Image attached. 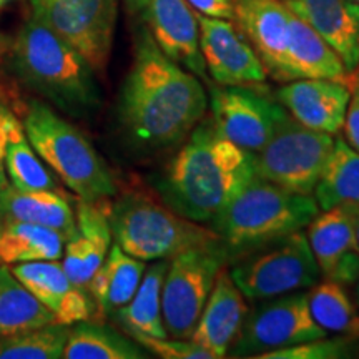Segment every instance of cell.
Wrapping results in <instances>:
<instances>
[{
    "instance_id": "6da1fadb",
    "label": "cell",
    "mask_w": 359,
    "mask_h": 359,
    "mask_svg": "<svg viewBox=\"0 0 359 359\" xmlns=\"http://www.w3.org/2000/svg\"><path fill=\"white\" fill-rule=\"evenodd\" d=\"M200 79L168 58L145 32L120 95V122L135 145L165 150L182 143L205 118Z\"/></svg>"
},
{
    "instance_id": "7a4b0ae2",
    "label": "cell",
    "mask_w": 359,
    "mask_h": 359,
    "mask_svg": "<svg viewBox=\"0 0 359 359\" xmlns=\"http://www.w3.org/2000/svg\"><path fill=\"white\" fill-rule=\"evenodd\" d=\"M253 177V155L224 138L208 118L188 135L156 180V190L182 217L210 224Z\"/></svg>"
},
{
    "instance_id": "3957f363",
    "label": "cell",
    "mask_w": 359,
    "mask_h": 359,
    "mask_svg": "<svg viewBox=\"0 0 359 359\" xmlns=\"http://www.w3.org/2000/svg\"><path fill=\"white\" fill-rule=\"evenodd\" d=\"M12 65L24 85L72 115L98 105L93 69L32 7L12 47Z\"/></svg>"
},
{
    "instance_id": "277c9868",
    "label": "cell",
    "mask_w": 359,
    "mask_h": 359,
    "mask_svg": "<svg viewBox=\"0 0 359 359\" xmlns=\"http://www.w3.org/2000/svg\"><path fill=\"white\" fill-rule=\"evenodd\" d=\"M311 195H302L253 177L210 223L230 259H240L291 233L304 230L320 213Z\"/></svg>"
},
{
    "instance_id": "5b68a950",
    "label": "cell",
    "mask_w": 359,
    "mask_h": 359,
    "mask_svg": "<svg viewBox=\"0 0 359 359\" xmlns=\"http://www.w3.org/2000/svg\"><path fill=\"white\" fill-rule=\"evenodd\" d=\"M115 243L143 259H170L190 248L222 245L217 233L175 212L165 201L142 191H128L109 208ZM223 246V245H222Z\"/></svg>"
},
{
    "instance_id": "8992f818",
    "label": "cell",
    "mask_w": 359,
    "mask_h": 359,
    "mask_svg": "<svg viewBox=\"0 0 359 359\" xmlns=\"http://www.w3.org/2000/svg\"><path fill=\"white\" fill-rule=\"evenodd\" d=\"M24 128L30 145L45 165L80 200L100 201L116 195L109 165L80 130L43 102H30Z\"/></svg>"
},
{
    "instance_id": "52a82bcc",
    "label": "cell",
    "mask_w": 359,
    "mask_h": 359,
    "mask_svg": "<svg viewBox=\"0 0 359 359\" xmlns=\"http://www.w3.org/2000/svg\"><path fill=\"white\" fill-rule=\"evenodd\" d=\"M333 147L334 135L304 127L281 109L271 138L253 155L255 177L290 191L313 195Z\"/></svg>"
},
{
    "instance_id": "ba28073f",
    "label": "cell",
    "mask_w": 359,
    "mask_h": 359,
    "mask_svg": "<svg viewBox=\"0 0 359 359\" xmlns=\"http://www.w3.org/2000/svg\"><path fill=\"white\" fill-rule=\"evenodd\" d=\"M230 275L246 299H271L311 288L321 278L303 230L241 257Z\"/></svg>"
},
{
    "instance_id": "9c48e42d",
    "label": "cell",
    "mask_w": 359,
    "mask_h": 359,
    "mask_svg": "<svg viewBox=\"0 0 359 359\" xmlns=\"http://www.w3.org/2000/svg\"><path fill=\"white\" fill-rule=\"evenodd\" d=\"M230 263L222 245L190 248L168 259L161 313L170 338L190 339L219 271Z\"/></svg>"
},
{
    "instance_id": "30bf717a",
    "label": "cell",
    "mask_w": 359,
    "mask_h": 359,
    "mask_svg": "<svg viewBox=\"0 0 359 359\" xmlns=\"http://www.w3.org/2000/svg\"><path fill=\"white\" fill-rule=\"evenodd\" d=\"M327 336L309 311L308 293H288L271 298L246 314L240 333L228 353L235 358H258L259 354L293 346Z\"/></svg>"
},
{
    "instance_id": "8fae6325",
    "label": "cell",
    "mask_w": 359,
    "mask_h": 359,
    "mask_svg": "<svg viewBox=\"0 0 359 359\" xmlns=\"http://www.w3.org/2000/svg\"><path fill=\"white\" fill-rule=\"evenodd\" d=\"M32 7L93 72H103L114 45L118 0H32Z\"/></svg>"
},
{
    "instance_id": "7c38bea8",
    "label": "cell",
    "mask_w": 359,
    "mask_h": 359,
    "mask_svg": "<svg viewBox=\"0 0 359 359\" xmlns=\"http://www.w3.org/2000/svg\"><path fill=\"white\" fill-rule=\"evenodd\" d=\"M212 122L224 138L255 155L275 132L283 107L255 87H213L210 90Z\"/></svg>"
},
{
    "instance_id": "4fadbf2b",
    "label": "cell",
    "mask_w": 359,
    "mask_h": 359,
    "mask_svg": "<svg viewBox=\"0 0 359 359\" xmlns=\"http://www.w3.org/2000/svg\"><path fill=\"white\" fill-rule=\"evenodd\" d=\"M200 50L206 72L222 87H262L268 77L263 62L231 22L196 12Z\"/></svg>"
},
{
    "instance_id": "5bb4252c",
    "label": "cell",
    "mask_w": 359,
    "mask_h": 359,
    "mask_svg": "<svg viewBox=\"0 0 359 359\" xmlns=\"http://www.w3.org/2000/svg\"><path fill=\"white\" fill-rule=\"evenodd\" d=\"M359 208L338 205L323 210L308 224V241L325 280L353 285L359 278V243L356 228Z\"/></svg>"
},
{
    "instance_id": "9a60e30c",
    "label": "cell",
    "mask_w": 359,
    "mask_h": 359,
    "mask_svg": "<svg viewBox=\"0 0 359 359\" xmlns=\"http://www.w3.org/2000/svg\"><path fill=\"white\" fill-rule=\"evenodd\" d=\"M231 4L233 20L263 62L269 77L276 82H291L290 8L281 0H231Z\"/></svg>"
},
{
    "instance_id": "2e32d148",
    "label": "cell",
    "mask_w": 359,
    "mask_h": 359,
    "mask_svg": "<svg viewBox=\"0 0 359 359\" xmlns=\"http://www.w3.org/2000/svg\"><path fill=\"white\" fill-rule=\"evenodd\" d=\"M142 15L148 34L165 55L198 79H206L198 19L187 0H148Z\"/></svg>"
},
{
    "instance_id": "e0dca14e",
    "label": "cell",
    "mask_w": 359,
    "mask_h": 359,
    "mask_svg": "<svg viewBox=\"0 0 359 359\" xmlns=\"http://www.w3.org/2000/svg\"><path fill=\"white\" fill-rule=\"evenodd\" d=\"M351 88L327 79H298L276 92V100L304 127L336 135L341 132Z\"/></svg>"
},
{
    "instance_id": "ac0fdd59",
    "label": "cell",
    "mask_w": 359,
    "mask_h": 359,
    "mask_svg": "<svg viewBox=\"0 0 359 359\" xmlns=\"http://www.w3.org/2000/svg\"><path fill=\"white\" fill-rule=\"evenodd\" d=\"M246 314V296L224 266L215 281L190 339L203 348L212 359L228 356V349L240 333Z\"/></svg>"
},
{
    "instance_id": "d6986e66",
    "label": "cell",
    "mask_w": 359,
    "mask_h": 359,
    "mask_svg": "<svg viewBox=\"0 0 359 359\" xmlns=\"http://www.w3.org/2000/svg\"><path fill=\"white\" fill-rule=\"evenodd\" d=\"M12 273L53 314L58 325L72 326L92 316L93 303L88 291L79 288L67 276L58 259L19 263Z\"/></svg>"
},
{
    "instance_id": "ffe728a7",
    "label": "cell",
    "mask_w": 359,
    "mask_h": 359,
    "mask_svg": "<svg viewBox=\"0 0 359 359\" xmlns=\"http://www.w3.org/2000/svg\"><path fill=\"white\" fill-rule=\"evenodd\" d=\"M75 222V233L65 241L62 266L79 288L88 291V283L109 255L114 240L105 200H80Z\"/></svg>"
},
{
    "instance_id": "44dd1931",
    "label": "cell",
    "mask_w": 359,
    "mask_h": 359,
    "mask_svg": "<svg viewBox=\"0 0 359 359\" xmlns=\"http://www.w3.org/2000/svg\"><path fill=\"white\" fill-rule=\"evenodd\" d=\"M313 27L354 74L359 65V7L349 0H281Z\"/></svg>"
},
{
    "instance_id": "7402d4cb",
    "label": "cell",
    "mask_w": 359,
    "mask_h": 359,
    "mask_svg": "<svg viewBox=\"0 0 359 359\" xmlns=\"http://www.w3.org/2000/svg\"><path fill=\"white\" fill-rule=\"evenodd\" d=\"M288 67L291 80L327 79L351 90L359 85L334 48L293 12L290 15Z\"/></svg>"
},
{
    "instance_id": "603a6c76",
    "label": "cell",
    "mask_w": 359,
    "mask_h": 359,
    "mask_svg": "<svg viewBox=\"0 0 359 359\" xmlns=\"http://www.w3.org/2000/svg\"><path fill=\"white\" fill-rule=\"evenodd\" d=\"M0 217L4 222H25L52 228L65 241L77 228L70 203L53 190H19L8 185L0 195Z\"/></svg>"
},
{
    "instance_id": "cb8c5ba5",
    "label": "cell",
    "mask_w": 359,
    "mask_h": 359,
    "mask_svg": "<svg viewBox=\"0 0 359 359\" xmlns=\"http://www.w3.org/2000/svg\"><path fill=\"white\" fill-rule=\"evenodd\" d=\"M4 130V167L11 185L19 190H55L57 182L30 145L24 123L0 102Z\"/></svg>"
},
{
    "instance_id": "d4e9b609",
    "label": "cell",
    "mask_w": 359,
    "mask_h": 359,
    "mask_svg": "<svg viewBox=\"0 0 359 359\" xmlns=\"http://www.w3.org/2000/svg\"><path fill=\"white\" fill-rule=\"evenodd\" d=\"M147 264L125 253L118 245L110 246L109 255L88 283V293L103 314H114L137 293Z\"/></svg>"
},
{
    "instance_id": "484cf974",
    "label": "cell",
    "mask_w": 359,
    "mask_h": 359,
    "mask_svg": "<svg viewBox=\"0 0 359 359\" xmlns=\"http://www.w3.org/2000/svg\"><path fill=\"white\" fill-rule=\"evenodd\" d=\"M313 193L321 212L338 205L359 208V154L343 138H334Z\"/></svg>"
},
{
    "instance_id": "4316f807",
    "label": "cell",
    "mask_w": 359,
    "mask_h": 359,
    "mask_svg": "<svg viewBox=\"0 0 359 359\" xmlns=\"http://www.w3.org/2000/svg\"><path fill=\"white\" fill-rule=\"evenodd\" d=\"M167 269L168 259H156V263L145 269L133 298L115 313L130 334H147L154 338L168 336L161 313V286Z\"/></svg>"
},
{
    "instance_id": "83f0119b",
    "label": "cell",
    "mask_w": 359,
    "mask_h": 359,
    "mask_svg": "<svg viewBox=\"0 0 359 359\" xmlns=\"http://www.w3.org/2000/svg\"><path fill=\"white\" fill-rule=\"evenodd\" d=\"M67 339L65 359H143L147 349L137 341L125 338L110 326L88 320L72 325Z\"/></svg>"
},
{
    "instance_id": "f1b7e54d",
    "label": "cell",
    "mask_w": 359,
    "mask_h": 359,
    "mask_svg": "<svg viewBox=\"0 0 359 359\" xmlns=\"http://www.w3.org/2000/svg\"><path fill=\"white\" fill-rule=\"evenodd\" d=\"M65 238L57 230L25 222H4L0 259L6 263L52 262L64 255Z\"/></svg>"
},
{
    "instance_id": "f546056e",
    "label": "cell",
    "mask_w": 359,
    "mask_h": 359,
    "mask_svg": "<svg viewBox=\"0 0 359 359\" xmlns=\"http://www.w3.org/2000/svg\"><path fill=\"white\" fill-rule=\"evenodd\" d=\"M55 323L53 314L12 273L0 266V338Z\"/></svg>"
},
{
    "instance_id": "4dcf8cb0",
    "label": "cell",
    "mask_w": 359,
    "mask_h": 359,
    "mask_svg": "<svg viewBox=\"0 0 359 359\" xmlns=\"http://www.w3.org/2000/svg\"><path fill=\"white\" fill-rule=\"evenodd\" d=\"M309 311L314 323L326 331L346 339H359V311L344 285L323 280L308 293Z\"/></svg>"
},
{
    "instance_id": "1f68e13d",
    "label": "cell",
    "mask_w": 359,
    "mask_h": 359,
    "mask_svg": "<svg viewBox=\"0 0 359 359\" xmlns=\"http://www.w3.org/2000/svg\"><path fill=\"white\" fill-rule=\"evenodd\" d=\"M70 326L52 325L0 338V359H60Z\"/></svg>"
},
{
    "instance_id": "d6a6232c",
    "label": "cell",
    "mask_w": 359,
    "mask_h": 359,
    "mask_svg": "<svg viewBox=\"0 0 359 359\" xmlns=\"http://www.w3.org/2000/svg\"><path fill=\"white\" fill-rule=\"evenodd\" d=\"M346 338L341 339H326L318 338L311 341H303V343L293 344V346L276 349L259 354L258 359H339L351 356V348H349Z\"/></svg>"
},
{
    "instance_id": "836d02e7",
    "label": "cell",
    "mask_w": 359,
    "mask_h": 359,
    "mask_svg": "<svg viewBox=\"0 0 359 359\" xmlns=\"http://www.w3.org/2000/svg\"><path fill=\"white\" fill-rule=\"evenodd\" d=\"M140 343L148 353H154L163 359H212L208 353L191 339L177 338H154L147 334H130Z\"/></svg>"
},
{
    "instance_id": "e575fe53",
    "label": "cell",
    "mask_w": 359,
    "mask_h": 359,
    "mask_svg": "<svg viewBox=\"0 0 359 359\" xmlns=\"http://www.w3.org/2000/svg\"><path fill=\"white\" fill-rule=\"evenodd\" d=\"M341 130L344 132V142L359 154V85L351 90V98Z\"/></svg>"
},
{
    "instance_id": "d590c367",
    "label": "cell",
    "mask_w": 359,
    "mask_h": 359,
    "mask_svg": "<svg viewBox=\"0 0 359 359\" xmlns=\"http://www.w3.org/2000/svg\"><path fill=\"white\" fill-rule=\"evenodd\" d=\"M187 4L201 15L233 20L231 0H187Z\"/></svg>"
},
{
    "instance_id": "8d00e7d4",
    "label": "cell",
    "mask_w": 359,
    "mask_h": 359,
    "mask_svg": "<svg viewBox=\"0 0 359 359\" xmlns=\"http://www.w3.org/2000/svg\"><path fill=\"white\" fill-rule=\"evenodd\" d=\"M11 182H8L6 167H4V130H2V120H0V195L7 190Z\"/></svg>"
},
{
    "instance_id": "74e56055",
    "label": "cell",
    "mask_w": 359,
    "mask_h": 359,
    "mask_svg": "<svg viewBox=\"0 0 359 359\" xmlns=\"http://www.w3.org/2000/svg\"><path fill=\"white\" fill-rule=\"evenodd\" d=\"M147 2H148V0H127V4H128V7H130V11L138 12V13H142V12H143V8H145Z\"/></svg>"
},
{
    "instance_id": "f35d334b",
    "label": "cell",
    "mask_w": 359,
    "mask_h": 359,
    "mask_svg": "<svg viewBox=\"0 0 359 359\" xmlns=\"http://www.w3.org/2000/svg\"><path fill=\"white\" fill-rule=\"evenodd\" d=\"M354 79H356V82L359 83V65L356 67V70H354Z\"/></svg>"
},
{
    "instance_id": "ab89813d",
    "label": "cell",
    "mask_w": 359,
    "mask_h": 359,
    "mask_svg": "<svg viewBox=\"0 0 359 359\" xmlns=\"http://www.w3.org/2000/svg\"><path fill=\"white\" fill-rule=\"evenodd\" d=\"M8 2H12V0H0V8H2V7H6Z\"/></svg>"
},
{
    "instance_id": "60d3db41",
    "label": "cell",
    "mask_w": 359,
    "mask_h": 359,
    "mask_svg": "<svg viewBox=\"0 0 359 359\" xmlns=\"http://www.w3.org/2000/svg\"><path fill=\"white\" fill-rule=\"evenodd\" d=\"M349 2L354 4V6H356V7H359V0H349Z\"/></svg>"
},
{
    "instance_id": "b9f144b4",
    "label": "cell",
    "mask_w": 359,
    "mask_h": 359,
    "mask_svg": "<svg viewBox=\"0 0 359 359\" xmlns=\"http://www.w3.org/2000/svg\"><path fill=\"white\" fill-rule=\"evenodd\" d=\"M2 226H4V219L0 217V233H2Z\"/></svg>"
},
{
    "instance_id": "7bdbcfd3",
    "label": "cell",
    "mask_w": 359,
    "mask_h": 359,
    "mask_svg": "<svg viewBox=\"0 0 359 359\" xmlns=\"http://www.w3.org/2000/svg\"><path fill=\"white\" fill-rule=\"evenodd\" d=\"M356 236H358V243H359V222H358V228H356Z\"/></svg>"
},
{
    "instance_id": "ee69618b",
    "label": "cell",
    "mask_w": 359,
    "mask_h": 359,
    "mask_svg": "<svg viewBox=\"0 0 359 359\" xmlns=\"http://www.w3.org/2000/svg\"><path fill=\"white\" fill-rule=\"evenodd\" d=\"M358 302H359V278H358Z\"/></svg>"
},
{
    "instance_id": "f6af8a7d",
    "label": "cell",
    "mask_w": 359,
    "mask_h": 359,
    "mask_svg": "<svg viewBox=\"0 0 359 359\" xmlns=\"http://www.w3.org/2000/svg\"><path fill=\"white\" fill-rule=\"evenodd\" d=\"M0 50H2V37H0Z\"/></svg>"
}]
</instances>
